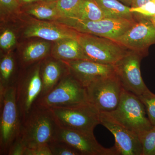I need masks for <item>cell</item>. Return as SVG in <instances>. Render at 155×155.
<instances>
[{
  "instance_id": "cell-1",
  "label": "cell",
  "mask_w": 155,
  "mask_h": 155,
  "mask_svg": "<svg viewBox=\"0 0 155 155\" xmlns=\"http://www.w3.org/2000/svg\"><path fill=\"white\" fill-rule=\"evenodd\" d=\"M60 127L51 109L35 105L22 119L19 135L26 147H35L55 140Z\"/></svg>"
},
{
  "instance_id": "cell-2",
  "label": "cell",
  "mask_w": 155,
  "mask_h": 155,
  "mask_svg": "<svg viewBox=\"0 0 155 155\" xmlns=\"http://www.w3.org/2000/svg\"><path fill=\"white\" fill-rule=\"evenodd\" d=\"M104 114L139 137L153 126L147 117L145 107L139 97L124 89L116 110Z\"/></svg>"
},
{
  "instance_id": "cell-3",
  "label": "cell",
  "mask_w": 155,
  "mask_h": 155,
  "mask_svg": "<svg viewBox=\"0 0 155 155\" xmlns=\"http://www.w3.org/2000/svg\"><path fill=\"white\" fill-rule=\"evenodd\" d=\"M0 155H8L9 147L19 135L21 118L15 87L0 91Z\"/></svg>"
},
{
  "instance_id": "cell-4",
  "label": "cell",
  "mask_w": 155,
  "mask_h": 155,
  "mask_svg": "<svg viewBox=\"0 0 155 155\" xmlns=\"http://www.w3.org/2000/svg\"><path fill=\"white\" fill-rule=\"evenodd\" d=\"M87 102L86 87L69 72L47 94L39 98L35 105L51 109L75 107Z\"/></svg>"
},
{
  "instance_id": "cell-5",
  "label": "cell",
  "mask_w": 155,
  "mask_h": 155,
  "mask_svg": "<svg viewBox=\"0 0 155 155\" xmlns=\"http://www.w3.org/2000/svg\"><path fill=\"white\" fill-rule=\"evenodd\" d=\"M77 39L88 60L99 64L115 65L129 51L114 40L89 34L78 32Z\"/></svg>"
},
{
  "instance_id": "cell-6",
  "label": "cell",
  "mask_w": 155,
  "mask_h": 155,
  "mask_svg": "<svg viewBox=\"0 0 155 155\" xmlns=\"http://www.w3.org/2000/svg\"><path fill=\"white\" fill-rule=\"evenodd\" d=\"M51 109L61 128L93 134L95 127L100 124L99 111L89 102L75 107Z\"/></svg>"
},
{
  "instance_id": "cell-7",
  "label": "cell",
  "mask_w": 155,
  "mask_h": 155,
  "mask_svg": "<svg viewBox=\"0 0 155 155\" xmlns=\"http://www.w3.org/2000/svg\"><path fill=\"white\" fill-rule=\"evenodd\" d=\"M86 88L88 102L100 113L116 110L123 90L116 74L95 81Z\"/></svg>"
},
{
  "instance_id": "cell-8",
  "label": "cell",
  "mask_w": 155,
  "mask_h": 155,
  "mask_svg": "<svg viewBox=\"0 0 155 155\" xmlns=\"http://www.w3.org/2000/svg\"><path fill=\"white\" fill-rule=\"evenodd\" d=\"M134 20L122 19H104L96 21L63 20L60 22L68 25L80 33L116 40L134 24Z\"/></svg>"
},
{
  "instance_id": "cell-9",
  "label": "cell",
  "mask_w": 155,
  "mask_h": 155,
  "mask_svg": "<svg viewBox=\"0 0 155 155\" xmlns=\"http://www.w3.org/2000/svg\"><path fill=\"white\" fill-rule=\"evenodd\" d=\"M41 61L19 76L15 86L16 99L22 119L39 98L42 90L40 73Z\"/></svg>"
},
{
  "instance_id": "cell-10",
  "label": "cell",
  "mask_w": 155,
  "mask_h": 155,
  "mask_svg": "<svg viewBox=\"0 0 155 155\" xmlns=\"http://www.w3.org/2000/svg\"><path fill=\"white\" fill-rule=\"evenodd\" d=\"M134 14L135 23L115 41L143 57L150 46L155 44V27L149 17Z\"/></svg>"
},
{
  "instance_id": "cell-11",
  "label": "cell",
  "mask_w": 155,
  "mask_h": 155,
  "mask_svg": "<svg viewBox=\"0 0 155 155\" xmlns=\"http://www.w3.org/2000/svg\"><path fill=\"white\" fill-rule=\"evenodd\" d=\"M143 57L138 53L129 50L114 65L115 73L123 89L138 97L149 90L140 72V61Z\"/></svg>"
},
{
  "instance_id": "cell-12",
  "label": "cell",
  "mask_w": 155,
  "mask_h": 155,
  "mask_svg": "<svg viewBox=\"0 0 155 155\" xmlns=\"http://www.w3.org/2000/svg\"><path fill=\"white\" fill-rule=\"evenodd\" d=\"M100 122L114 135L117 155H142L141 142L137 134L104 113H100Z\"/></svg>"
},
{
  "instance_id": "cell-13",
  "label": "cell",
  "mask_w": 155,
  "mask_h": 155,
  "mask_svg": "<svg viewBox=\"0 0 155 155\" xmlns=\"http://www.w3.org/2000/svg\"><path fill=\"white\" fill-rule=\"evenodd\" d=\"M55 140L66 143L81 155H117L115 147H104L97 141L94 134L60 127Z\"/></svg>"
},
{
  "instance_id": "cell-14",
  "label": "cell",
  "mask_w": 155,
  "mask_h": 155,
  "mask_svg": "<svg viewBox=\"0 0 155 155\" xmlns=\"http://www.w3.org/2000/svg\"><path fill=\"white\" fill-rule=\"evenodd\" d=\"M78 32L68 25L57 21H32L26 27L23 35L26 38H39L49 41L77 38Z\"/></svg>"
},
{
  "instance_id": "cell-15",
  "label": "cell",
  "mask_w": 155,
  "mask_h": 155,
  "mask_svg": "<svg viewBox=\"0 0 155 155\" xmlns=\"http://www.w3.org/2000/svg\"><path fill=\"white\" fill-rule=\"evenodd\" d=\"M65 62L69 67L70 73L85 87L95 81L116 74L113 65L86 60Z\"/></svg>"
},
{
  "instance_id": "cell-16",
  "label": "cell",
  "mask_w": 155,
  "mask_h": 155,
  "mask_svg": "<svg viewBox=\"0 0 155 155\" xmlns=\"http://www.w3.org/2000/svg\"><path fill=\"white\" fill-rule=\"evenodd\" d=\"M41 61L40 73L42 90L39 98L45 95L57 85L61 79L70 72L66 62L52 58Z\"/></svg>"
},
{
  "instance_id": "cell-17",
  "label": "cell",
  "mask_w": 155,
  "mask_h": 155,
  "mask_svg": "<svg viewBox=\"0 0 155 155\" xmlns=\"http://www.w3.org/2000/svg\"><path fill=\"white\" fill-rule=\"evenodd\" d=\"M51 55L54 59L65 62L88 60L77 38H66L54 42Z\"/></svg>"
},
{
  "instance_id": "cell-18",
  "label": "cell",
  "mask_w": 155,
  "mask_h": 155,
  "mask_svg": "<svg viewBox=\"0 0 155 155\" xmlns=\"http://www.w3.org/2000/svg\"><path fill=\"white\" fill-rule=\"evenodd\" d=\"M24 11L40 20L58 22L61 19L57 8V1H39L24 6Z\"/></svg>"
},
{
  "instance_id": "cell-19",
  "label": "cell",
  "mask_w": 155,
  "mask_h": 155,
  "mask_svg": "<svg viewBox=\"0 0 155 155\" xmlns=\"http://www.w3.org/2000/svg\"><path fill=\"white\" fill-rule=\"evenodd\" d=\"M51 45L48 41L33 42L27 45L22 51L20 62L25 67L44 60L51 48Z\"/></svg>"
},
{
  "instance_id": "cell-20",
  "label": "cell",
  "mask_w": 155,
  "mask_h": 155,
  "mask_svg": "<svg viewBox=\"0 0 155 155\" xmlns=\"http://www.w3.org/2000/svg\"><path fill=\"white\" fill-rule=\"evenodd\" d=\"M104 14L106 18L134 20V13L130 11V7L118 0H94Z\"/></svg>"
},
{
  "instance_id": "cell-21",
  "label": "cell",
  "mask_w": 155,
  "mask_h": 155,
  "mask_svg": "<svg viewBox=\"0 0 155 155\" xmlns=\"http://www.w3.org/2000/svg\"><path fill=\"white\" fill-rule=\"evenodd\" d=\"M16 63L10 54L3 57L0 62V91L16 86L18 78H15Z\"/></svg>"
},
{
  "instance_id": "cell-22",
  "label": "cell",
  "mask_w": 155,
  "mask_h": 155,
  "mask_svg": "<svg viewBox=\"0 0 155 155\" xmlns=\"http://www.w3.org/2000/svg\"><path fill=\"white\" fill-rule=\"evenodd\" d=\"M104 18V14L94 0H80L74 18L68 20L96 21Z\"/></svg>"
},
{
  "instance_id": "cell-23",
  "label": "cell",
  "mask_w": 155,
  "mask_h": 155,
  "mask_svg": "<svg viewBox=\"0 0 155 155\" xmlns=\"http://www.w3.org/2000/svg\"><path fill=\"white\" fill-rule=\"evenodd\" d=\"M80 0H58L57 8L62 20L73 19L75 10ZM58 21V22H59Z\"/></svg>"
},
{
  "instance_id": "cell-24",
  "label": "cell",
  "mask_w": 155,
  "mask_h": 155,
  "mask_svg": "<svg viewBox=\"0 0 155 155\" xmlns=\"http://www.w3.org/2000/svg\"><path fill=\"white\" fill-rule=\"evenodd\" d=\"M142 155H155V125L139 136Z\"/></svg>"
},
{
  "instance_id": "cell-25",
  "label": "cell",
  "mask_w": 155,
  "mask_h": 155,
  "mask_svg": "<svg viewBox=\"0 0 155 155\" xmlns=\"http://www.w3.org/2000/svg\"><path fill=\"white\" fill-rule=\"evenodd\" d=\"M145 107L148 118L153 126L155 125V94L149 90L138 96Z\"/></svg>"
},
{
  "instance_id": "cell-26",
  "label": "cell",
  "mask_w": 155,
  "mask_h": 155,
  "mask_svg": "<svg viewBox=\"0 0 155 155\" xmlns=\"http://www.w3.org/2000/svg\"><path fill=\"white\" fill-rule=\"evenodd\" d=\"M48 145L52 155H81L77 150L61 140H55Z\"/></svg>"
},
{
  "instance_id": "cell-27",
  "label": "cell",
  "mask_w": 155,
  "mask_h": 155,
  "mask_svg": "<svg viewBox=\"0 0 155 155\" xmlns=\"http://www.w3.org/2000/svg\"><path fill=\"white\" fill-rule=\"evenodd\" d=\"M16 43L15 34L10 29H6L0 35V47L6 50L11 48Z\"/></svg>"
},
{
  "instance_id": "cell-28",
  "label": "cell",
  "mask_w": 155,
  "mask_h": 155,
  "mask_svg": "<svg viewBox=\"0 0 155 155\" xmlns=\"http://www.w3.org/2000/svg\"><path fill=\"white\" fill-rule=\"evenodd\" d=\"M132 13L143 17H151L155 16V5L153 1H150L143 5L138 8H130Z\"/></svg>"
},
{
  "instance_id": "cell-29",
  "label": "cell",
  "mask_w": 155,
  "mask_h": 155,
  "mask_svg": "<svg viewBox=\"0 0 155 155\" xmlns=\"http://www.w3.org/2000/svg\"><path fill=\"white\" fill-rule=\"evenodd\" d=\"M1 11L8 14L18 13L21 7L17 0H0Z\"/></svg>"
},
{
  "instance_id": "cell-30",
  "label": "cell",
  "mask_w": 155,
  "mask_h": 155,
  "mask_svg": "<svg viewBox=\"0 0 155 155\" xmlns=\"http://www.w3.org/2000/svg\"><path fill=\"white\" fill-rule=\"evenodd\" d=\"M26 147L18 136L9 147L8 155H24Z\"/></svg>"
},
{
  "instance_id": "cell-31",
  "label": "cell",
  "mask_w": 155,
  "mask_h": 155,
  "mask_svg": "<svg viewBox=\"0 0 155 155\" xmlns=\"http://www.w3.org/2000/svg\"><path fill=\"white\" fill-rule=\"evenodd\" d=\"M24 155H52L48 144L34 148L26 147Z\"/></svg>"
},
{
  "instance_id": "cell-32",
  "label": "cell",
  "mask_w": 155,
  "mask_h": 155,
  "mask_svg": "<svg viewBox=\"0 0 155 155\" xmlns=\"http://www.w3.org/2000/svg\"><path fill=\"white\" fill-rule=\"evenodd\" d=\"M151 1L150 0H132L130 8H138L143 5Z\"/></svg>"
},
{
  "instance_id": "cell-33",
  "label": "cell",
  "mask_w": 155,
  "mask_h": 155,
  "mask_svg": "<svg viewBox=\"0 0 155 155\" xmlns=\"http://www.w3.org/2000/svg\"><path fill=\"white\" fill-rule=\"evenodd\" d=\"M40 1L42 0H19L18 2L21 6H25Z\"/></svg>"
},
{
  "instance_id": "cell-34",
  "label": "cell",
  "mask_w": 155,
  "mask_h": 155,
  "mask_svg": "<svg viewBox=\"0 0 155 155\" xmlns=\"http://www.w3.org/2000/svg\"><path fill=\"white\" fill-rule=\"evenodd\" d=\"M118 1L123 3L124 5L130 7L132 2V0H118Z\"/></svg>"
},
{
  "instance_id": "cell-35",
  "label": "cell",
  "mask_w": 155,
  "mask_h": 155,
  "mask_svg": "<svg viewBox=\"0 0 155 155\" xmlns=\"http://www.w3.org/2000/svg\"><path fill=\"white\" fill-rule=\"evenodd\" d=\"M150 20L152 22L153 24L154 25L155 27V16L153 17H149Z\"/></svg>"
},
{
  "instance_id": "cell-36",
  "label": "cell",
  "mask_w": 155,
  "mask_h": 155,
  "mask_svg": "<svg viewBox=\"0 0 155 155\" xmlns=\"http://www.w3.org/2000/svg\"><path fill=\"white\" fill-rule=\"evenodd\" d=\"M42 1H45V2H55L58 0H42Z\"/></svg>"
},
{
  "instance_id": "cell-37",
  "label": "cell",
  "mask_w": 155,
  "mask_h": 155,
  "mask_svg": "<svg viewBox=\"0 0 155 155\" xmlns=\"http://www.w3.org/2000/svg\"><path fill=\"white\" fill-rule=\"evenodd\" d=\"M153 2L154 3L155 5V0H153Z\"/></svg>"
},
{
  "instance_id": "cell-38",
  "label": "cell",
  "mask_w": 155,
  "mask_h": 155,
  "mask_svg": "<svg viewBox=\"0 0 155 155\" xmlns=\"http://www.w3.org/2000/svg\"><path fill=\"white\" fill-rule=\"evenodd\" d=\"M150 1H153V0H150Z\"/></svg>"
},
{
  "instance_id": "cell-39",
  "label": "cell",
  "mask_w": 155,
  "mask_h": 155,
  "mask_svg": "<svg viewBox=\"0 0 155 155\" xmlns=\"http://www.w3.org/2000/svg\"><path fill=\"white\" fill-rule=\"evenodd\" d=\"M17 1H19V0H17Z\"/></svg>"
}]
</instances>
